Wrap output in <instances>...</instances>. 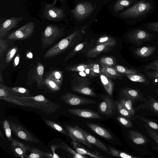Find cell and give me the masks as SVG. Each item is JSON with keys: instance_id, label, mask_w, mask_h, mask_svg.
I'll return each instance as SVG.
<instances>
[{"instance_id": "cell-1", "label": "cell", "mask_w": 158, "mask_h": 158, "mask_svg": "<svg viewBox=\"0 0 158 158\" xmlns=\"http://www.w3.org/2000/svg\"><path fill=\"white\" fill-rule=\"evenodd\" d=\"M0 99L19 106L40 110L47 114L54 112L60 107L42 94L23 97L11 96Z\"/></svg>"}, {"instance_id": "cell-2", "label": "cell", "mask_w": 158, "mask_h": 158, "mask_svg": "<svg viewBox=\"0 0 158 158\" xmlns=\"http://www.w3.org/2000/svg\"><path fill=\"white\" fill-rule=\"evenodd\" d=\"M83 29L75 31L51 48L44 55L45 58L57 56L73 47L80 41L84 33Z\"/></svg>"}, {"instance_id": "cell-3", "label": "cell", "mask_w": 158, "mask_h": 158, "mask_svg": "<svg viewBox=\"0 0 158 158\" xmlns=\"http://www.w3.org/2000/svg\"><path fill=\"white\" fill-rule=\"evenodd\" d=\"M40 8L37 16L42 21L58 23L66 16L64 9L55 6L46 1H41Z\"/></svg>"}, {"instance_id": "cell-4", "label": "cell", "mask_w": 158, "mask_h": 158, "mask_svg": "<svg viewBox=\"0 0 158 158\" xmlns=\"http://www.w3.org/2000/svg\"><path fill=\"white\" fill-rule=\"evenodd\" d=\"M64 30L58 23H52L47 25L42 32L41 41L43 48L50 45L64 34Z\"/></svg>"}, {"instance_id": "cell-5", "label": "cell", "mask_w": 158, "mask_h": 158, "mask_svg": "<svg viewBox=\"0 0 158 158\" xmlns=\"http://www.w3.org/2000/svg\"><path fill=\"white\" fill-rule=\"evenodd\" d=\"M91 82L87 77H77L74 78L72 84V90L79 94L92 97H96V94L90 86Z\"/></svg>"}, {"instance_id": "cell-6", "label": "cell", "mask_w": 158, "mask_h": 158, "mask_svg": "<svg viewBox=\"0 0 158 158\" xmlns=\"http://www.w3.org/2000/svg\"><path fill=\"white\" fill-rule=\"evenodd\" d=\"M152 7V4L149 2L140 1L124 11L122 15L129 18H138L146 14Z\"/></svg>"}, {"instance_id": "cell-7", "label": "cell", "mask_w": 158, "mask_h": 158, "mask_svg": "<svg viewBox=\"0 0 158 158\" xmlns=\"http://www.w3.org/2000/svg\"><path fill=\"white\" fill-rule=\"evenodd\" d=\"M35 27L34 22H29L10 34L7 39L9 40H22L28 38L33 33Z\"/></svg>"}, {"instance_id": "cell-8", "label": "cell", "mask_w": 158, "mask_h": 158, "mask_svg": "<svg viewBox=\"0 0 158 158\" xmlns=\"http://www.w3.org/2000/svg\"><path fill=\"white\" fill-rule=\"evenodd\" d=\"M11 131L17 137L25 141L38 143L40 142L30 132L18 123L9 121Z\"/></svg>"}, {"instance_id": "cell-9", "label": "cell", "mask_w": 158, "mask_h": 158, "mask_svg": "<svg viewBox=\"0 0 158 158\" xmlns=\"http://www.w3.org/2000/svg\"><path fill=\"white\" fill-rule=\"evenodd\" d=\"M0 18V38H3L12 29L18 27V24L23 19V17H12L4 19Z\"/></svg>"}, {"instance_id": "cell-10", "label": "cell", "mask_w": 158, "mask_h": 158, "mask_svg": "<svg viewBox=\"0 0 158 158\" xmlns=\"http://www.w3.org/2000/svg\"><path fill=\"white\" fill-rule=\"evenodd\" d=\"M61 99L65 103L70 106L94 104L96 103L95 101L81 97L70 92H67L62 95L61 96Z\"/></svg>"}, {"instance_id": "cell-11", "label": "cell", "mask_w": 158, "mask_h": 158, "mask_svg": "<svg viewBox=\"0 0 158 158\" xmlns=\"http://www.w3.org/2000/svg\"><path fill=\"white\" fill-rule=\"evenodd\" d=\"M100 97L103 100L98 105L99 113L106 117L112 116L116 111L113 100L107 95H101Z\"/></svg>"}, {"instance_id": "cell-12", "label": "cell", "mask_w": 158, "mask_h": 158, "mask_svg": "<svg viewBox=\"0 0 158 158\" xmlns=\"http://www.w3.org/2000/svg\"><path fill=\"white\" fill-rule=\"evenodd\" d=\"M153 36L148 32L141 29L135 30L128 35L129 40L139 46L143 43L151 40Z\"/></svg>"}, {"instance_id": "cell-13", "label": "cell", "mask_w": 158, "mask_h": 158, "mask_svg": "<svg viewBox=\"0 0 158 158\" xmlns=\"http://www.w3.org/2000/svg\"><path fill=\"white\" fill-rule=\"evenodd\" d=\"M64 126L68 136L72 140L82 144L89 148H92V144L87 140L81 131L75 125L72 126L65 124Z\"/></svg>"}, {"instance_id": "cell-14", "label": "cell", "mask_w": 158, "mask_h": 158, "mask_svg": "<svg viewBox=\"0 0 158 158\" xmlns=\"http://www.w3.org/2000/svg\"><path fill=\"white\" fill-rule=\"evenodd\" d=\"M121 95L127 97L134 102H145L147 99L144 98L143 94L140 93L139 89H135L128 87L123 88L120 91Z\"/></svg>"}, {"instance_id": "cell-15", "label": "cell", "mask_w": 158, "mask_h": 158, "mask_svg": "<svg viewBox=\"0 0 158 158\" xmlns=\"http://www.w3.org/2000/svg\"><path fill=\"white\" fill-rule=\"evenodd\" d=\"M67 111L72 114L86 119H100L101 116L93 110L82 109H71Z\"/></svg>"}, {"instance_id": "cell-16", "label": "cell", "mask_w": 158, "mask_h": 158, "mask_svg": "<svg viewBox=\"0 0 158 158\" xmlns=\"http://www.w3.org/2000/svg\"><path fill=\"white\" fill-rule=\"evenodd\" d=\"M71 144L75 150L81 155H88L96 158L105 157L97 151H91L86 149L80 143L72 140Z\"/></svg>"}, {"instance_id": "cell-17", "label": "cell", "mask_w": 158, "mask_h": 158, "mask_svg": "<svg viewBox=\"0 0 158 158\" xmlns=\"http://www.w3.org/2000/svg\"><path fill=\"white\" fill-rule=\"evenodd\" d=\"M75 126L81 131L86 139L90 143L96 146L107 153L111 155V153L109 148L98 139L91 135L78 126L76 125Z\"/></svg>"}, {"instance_id": "cell-18", "label": "cell", "mask_w": 158, "mask_h": 158, "mask_svg": "<svg viewBox=\"0 0 158 158\" xmlns=\"http://www.w3.org/2000/svg\"><path fill=\"white\" fill-rule=\"evenodd\" d=\"M10 145V149L16 157H21L29 151L28 145H25L16 139H13Z\"/></svg>"}, {"instance_id": "cell-19", "label": "cell", "mask_w": 158, "mask_h": 158, "mask_svg": "<svg viewBox=\"0 0 158 158\" xmlns=\"http://www.w3.org/2000/svg\"><path fill=\"white\" fill-rule=\"evenodd\" d=\"M115 44L112 43H106L96 45L94 48L89 50L86 54L88 58H94L102 53L105 52L111 47Z\"/></svg>"}, {"instance_id": "cell-20", "label": "cell", "mask_w": 158, "mask_h": 158, "mask_svg": "<svg viewBox=\"0 0 158 158\" xmlns=\"http://www.w3.org/2000/svg\"><path fill=\"white\" fill-rule=\"evenodd\" d=\"M86 124L94 132L105 139L112 140L114 137L105 128L97 124L87 122Z\"/></svg>"}, {"instance_id": "cell-21", "label": "cell", "mask_w": 158, "mask_h": 158, "mask_svg": "<svg viewBox=\"0 0 158 158\" xmlns=\"http://www.w3.org/2000/svg\"><path fill=\"white\" fill-rule=\"evenodd\" d=\"M128 137L134 143L137 144L145 145L148 142V139L144 135L134 130H129Z\"/></svg>"}, {"instance_id": "cell-22", "label": "cell", "mask_w": 158, "mask_h": 158, "mask_svg": "<svg viewBox=\"0 0 158 158\" xmlns=\"http://www.w3.org/2000/svg\"><path fill=\"white\" fill-rule=\"evenodd\" d=\"M44 71V65L40 62L36 63L33 75V79L37 83L38 87L40 89L41 87L43 80Z\"/></svg>"}, {"instance_id": "cell-23", "label": "cell", "mask_w": 158, "mask_h": 158, "mask_svg": "<svg viewBox=\"0 0 158 158\" xmlns=\"http://www.w3.org/2000/svg\"><path fill=\"white\" fill-rule=\"evenodd\" d=\"M60 87L53 80L45 77L44 78L40 89H43L46 93H55L58 91Z\"/></svg>"}, {"instance_id": "cell-24", "label": "cell", "mask_w": 158, "mask_h": 158, "mask_svg": "<svg viewBox=\"0 0 158 158\" xmlns=\"http://www.w3.org/2000/svg\"><path fill=\"white\" fill-rule=\"evenodd\" d=\"M29 151L31 152L29 155H24L26 158H53L52 155L48 152H44L38 149L32 147L28 145Z\"/></svg>"}, {"instance_id": "cell-25", "label": "cell", "mask_w": 158, "mask_h": 158, "mask_svg": "<svg viewBox=\"0 0 158 158\" xmlns=\"http://www.w3.org/2000/svg\"><path fill=\"white\" fill-rule=\"evenodd\" d=\"M102 86L107 93L112 96L114 89V84L110 78L106 76L101 71L99 74Z\"/></svg>"}, {"instance_id": "cell-26", "label": "cell", "mask_w": 158, "mask_h": 158, "mask_svg": "<svg viewBox=\"0 0 158 158\" xmlns=\"http://www.w3.org/2000/svg\"><path fill=\"white\" fill-rule=\"evenodd\" d=\"M156 49V47L154 46H146L137 48L134 52L138 56L147 57L151 56Z\"/></svg>"}, {"instance_id": "cell-27", "label": "cell", "mask_w": 158, "mask_h": 158, "mask_svg": "<svg viewBox=\"0 0 158 158\" xmlns=\"http://www.w3.org/2000/svg\"><path fill=\"white\" fill-rule=\"evenodd\" d=\"M11 96L23 97L32 96L27 89L21 87H8Z\"/></svg>"}, {"instance_id": "cell-28", "label": "cell", "mask_w": 158, "mask_h": 158, "mask_svg": "<svg viewBox=\"0 0 158 158\" xmlns=\"http://www.w3.org/2000/svg\"><path fill=\"white\" fill-rule=\"evenodd\" d=\"M102 66V68L101 71L110 78L120 80L123 79L121 74L118 72L113 67Z\"/></svg>"}, {"instance_id": "cell-29", "label": "cell", "mask_w": 158, "mask_h": 158, "mask_svg": "<svg viewBox=\"0 0 158 158\" xmlns=\"http://www.w3.org/2000/svg\"><path fill=\"white\" fill-rule=\"evenodd\" d=\"M143 106H145L147 109L158 114V101L151 96H149V99H147L143 104L138 108H139Z\"/></svg>"}, {"instance_id": "cell-30", "label": "cell", "mask_w": 158, "mask_h": 158, "mask_svg": "<svg viewBox=\"0 0 158 158\" xmlns=\"http://www.w3.org/2000/svg\"><path fill=\"white\" fill-rule=\"evenodd\" d=\"M63 77L62 71L58 69H55L48 73L46 77L55 81L61 88L62 85Z\"/></svg>"}, {"instance_id": "cell-31", "label": "cell", "mask_w": 158, "mask_h": 158, "mask_svg": "<svg viewBox=\"0 0 158 158\" xmlns=\"http://www.w3.org/2000/svg\"><path fill=\"white\" fill-rule=\"evenodd\" d=\"M118 101L134 116L135 114V108L133 106L135 102L131 99L120 95Z\"/></svg>"}, {"instance_id": "cell-32", "label": "cell", "mask_w": 158, "mask_h": 158, "mask_svg": "<svg viewBox=\"0 0 158 158\" xmlns=\"http://www.w3.org/2000/svg\"><path fill=\"white\" fill-rule=\"evenodd\" d=\"M125 76L130 80L134 82L142 83L146 85L150 84V81L148 79L147 76L141 73Z\"/></svg>"}, {"instance_id": "cell-33", "label": "cell", "mask_w": 158, "mask_h": 158, "mask_svg": "<svg viewBox=\"0 0 158 158\" xmlns=\"http://www.w3.org/2000/svg\"><path fill=\"white\" fill-rule=\"evenodd\" d=\"M57 148H60L67 151L71 155L73 158H87L89 157L81 155L76 151H74L67 144L64 142H62L56 145Z\"/></svg>"}, {"instance_id": "cell-34", "label": "cell", "mask_w": 158, "mask_h": 158, "mask_svg": "<svg viewBox=\"0 0 158 158\" xmlns=\"http://www.w3.org/2000/svg\"><path fill=\"white\" fill-rule=\"evenodd\" d=\"M113 67L118 72L125 75L140 73V71L138 70L133 69H129L119 65H114Z\"/></svg>"}, {"instance_id": "cell-35", "label": "cell", "mask_w": 158, "mask_h": 158, "mask_svg": "<svg viewBox=\"0 0 158 158\" xmlns=\"http://www.w3.org/2000/svg\"><path fill=\"white\" fill-rule=\"evenodd\" d=\"M44 122L47 125L54 131L68 136L67 130H65L61 126L55 122L50 120H45Z\"/></svg>"}, {"instance_id": "cell-36", "label": "cell", "mask_w": 158, "mask_h": 158, "mask_svg": "<svg viewBox=\"0 0 158 158\" xmlns=\"http://www.w3.org/2000/svg\"><path fill=\"white\" fill-rule=\"evenodd\" d=\"M111 155L115 157L123 158H138V157L133 156L125 152L120 151L117 149L110 147H108Z\"/></svg>"}, {"instance_id": "cell-37", "label": "cell", "mask_w": 158, "mask_h": 158, "mask_svg": "<svg viewBox=\"0 0 158 158\" xmlns=\"http://www.w3.org/2000/svg\"><path fill=\"white\" fill-rule=\"evenodd\" d=\"M88 42L87 41L85 40L77 44L65 57L64 61H67L78 53L84 48L85 46L87 45Z\"/></svg>"}, {"instance_id": "cell-38", "label": "cell", "mask_w": 158, "mask_h": 158, "mask_svg": "<svg viewBox=\"0 0 158 158\" xmlns=\"http://www.w3.org/2000/svg\"><path fill=\"white\" fill-rule=\"evenodd\" d=\"M90 64H80L73 66L66 67L65 69L69 71L81 72L85 71L86 69L88 68Z\"/></svg>"}, {"instance_id": "cell-39", "label": "cell", "mask_w": 158, "mask_h": 158, "mask_svg": "<svg viewBox=\"0 0 158 158\" xmlns=\"http://www.w3.org/2000/svg\"><path fill=\"white\" fill-rule=\"evenodd\" d=\"M115 103L118 112L122 115L129 118L133 116L118 101Z\"/></svg>"}, {"instance_id": "cell-40", "label": "cell", "mask_w": 158, "mask_h": 158, "mask_svg": "<svg viewBox=\"0 0 158 158\" xmlns=\"http://www.w3.org/2000/svg\"><path fill=\"white\" fill-rule=\"evenodd\" d=\"M145 73L148 77L152 80V85H158V70L154 71H147Z\"/></svg>"}, {"instance_id": "cell-41", "label": "cell", "mask_w": 158, "mask_h": 158, "mask_svg": "<svg viewBox=\"0 0 158 158\" xmlns=\"http://www.w3.org/2000/svg\"><path fill=\"white\" fill-rule=\"evenodd\" d=\"M106 43H112L115 44L116 40L110 36L105 35L99 38L96 42L97 45Z\"/></svg>"}, {"instance_id": "cell-42", "label": "cell", "mask_w": 158, "mask_h": 158, "mask_svg": "<svg viewBox=\"0 0 158 158\" xmlns=\"http://www.w3.org/2000/svg\"><path fill=\"white\" fill-rule=\"evenodd\" d=\"M3 127L6 136L8 140L11 142L13 140L11 135V130L8 120H5L3 122Z\"/></svg>"}, {"instance_id": "cell-43", "label": "cell", "mask_w": 158, "mask_h": 158, "mask_svg": "<svg viewBox=\"0 0 158 158\" xmlns=\"http://www.w3.org/2000/svg\"><path fill=\"white\" fill-rule=\"evenodd\" d=\"M102 65L105 66L113 67L115 64L114 60L110 57H104L100 60Z\"/></svg>"}, {"instance_id": "cell-44", "label": "cell", "mask_w": 158, "mask_h": 158, "mask_svg": "<svg viewBox=\"0 0 158 158\" xmlns=\"http://www.w3.org/2000/svg\"><path fill=\"white\" fill-rule=\"evenodd\" d=\"M116 119L123 127H133L132 122L128 119L123 116L116 117Z\"/></svg>"}, {"instance_id": "cell-45", "label": "cell", "mask_w": 158, "mask_h": 158, "mask_svg": "<svg viewBox=\"0 0 158 158\" xmlns=\"http://www.w3.org/2000/svg\"><path fill=\"white\" fill-rule=\"evenodd\" d=\"M135 118H139L140 120L145 123L150 127L158 131V124L152 121L149 119L141 116L136 115Z\"/></svg>"}, {"instance_id": "cell-46", "label": "cell", "mask_w": 158, "mask_h": 158, "mask_svg": "<svg viewBox=\"0 0 158 158\" xmlns=\"http://www.w3.org/2000/svg\"><path fill=\"white\" fill-rule=\"evenodd\" d=\"M18 48L17 47H14L10 49L6 55V61L7 63L10 62L13 59L17 52Z\"/></svg>"}, {"instance_id": "cell-47", "label": "cell", "mask_w": 158, "mask_h": 158, "mask_svg": "<svg viewBox=\"0 0 158 158\" xmlns=\"http://www.w3.org/2000/svg\"><path fill=\"white\" fill-rule=\"evenodd\" d=\"M9 87L4 84H0V98H6L11 96Z\"/></svg>"}, {"instance_id": "cell-48", "label": "cell", "mask_w": 158, "mask_h": 158, "mask_svg": "<svg viewBox=\"0 0 158 158\" xmlns=\"http://www.w3.org/2000/svg\"><path fill=\"white\" fill-rule=\"evenodd\" d=\"M8 44L7 41L3 38H0V58L1 59L3 55L6 51Z\"/></svg>"}, {"instance_id": "cell-49", "label": "cell", "mask_w": 158, "mask_h": 158, "mask_svg": "<svg viewBox=\"0 0 158 158\" xmlns=\"http://www.w3.org/2000/svg\"><path fill=\"white\" fill-rule=\"evenodd\" d=\"M90 69L92 77L96 76L100 74L101 70H100L99 65L97 63H91Z\"/></svg>"}, {"instance_id": "cell-50", "label": "cell", "mask_w": 158, "mask_h": 158, "mask_svg": "<svg viewBox=\"0 0 158 158\" xmlns=\"http://www.w3.org/2000/svg\"><path fill=\"white\" fill-rule=\"evenodd\" d=\"M151 69L155 71L158 70V60H155L147 64L143 71L146 72Z\"/></svg>"}, {"instance_id": "cell-51", "label": "cell", "mask_w": 158, "mask_h": 158, "mask_svg": "<svg viewBox=\"0 0 158 158\" xmlns=\"http://www.w3.org/2000/svg\"><path fill=\"white\" fill-rule=\"evenodd\" d=\"M144 127L147 129V133L158 144V136L155 133L154 130L150 129L147 125H144Z\"/></svg>"}, {"instance_id": "cell-52", "label": "cell", "mask_w": 158, "mask_h": 158, "mask_svg": "<svg viewBox=\"0 0 158 158\" xmlns=\"http://www.w3.org/2000/svg\"><path fill=\"white\" fill-rule=\"evenodd\" d=\"M76 10L79 15H84L86 12V9L85 5L83 4L78 5L76 7Z\"/></svg>"}, {"instance_id": "cell-53", "label": "cell", "mask_w": 158, "mask_h": 158, "mask_svg": "<svg viewBox=\"0 0 158 158\" xmlns=\"http://www.w3.org/2000/svg\"><path fill=\"white\" fill-rule=\"evenodd\" d=\"M148 27L151 30L158 32V22L150 23L148 24Z\"/></svg>"}, {"instance_id": "cell-54", "label": "cell", "mask_w": 158, "mask_h": 158, "mask_svg": "<svg viewBox=\"0 0 158 158\" xmlns=\"http://www.w3.org/2000/svg\"><path fill=\"white\" fill-rule=\"evenodd\" d=\"M20 54L19 53L15 57L13 63L14 67H15L18 64L19 61Z\"/></svg>"}, {"instance_id": "cell-55", "label": "cell", "mask_w": 158, "mask_h": 158, "mask_svg": "<svg viewBox=\"0 0 158 158\" xmlns=\"http://www.w3.org/2000/svg\"><path fill=\"white\" fill-rule=\"evenodd\" d=\"M119 4L122 7H125L129 5L130 2L127 0H122L120 1Z\"/></svg>"}, {"instance_id": "cell-56", "label": "cell", "mask_w": 158, "mask_h": 158, "mask_svg": "<svg viewBox=\"0 0 158 158\" xmlns=\"http://www.w3.org/2000/svg\"><path fill=\"white\" fill-rule=\"evenodd\" d=\"M65 0H53L52 3V4L53 5L55 6L57 1H59L62 4H63Z\"/></svg>"}, {"instance_id": "cell-57", "label": "cell", "mask_w": 158, "mask_h": 158, "mask_svg": "<svg viewBox=\"0 0 158 158\" xmlns=\"http://www.w3.org/2000/svg\"><path fill=\"white\" fill-rule=\"evenodd\" d=\"M4 80L3 79L2 71H1L0 74V84H4Z\"/></svg>"}, {"instance_id": "cell-58", "label": "cell", "mask_w": 158, "mask_h": 158, "mask_svg": "<svg viewBox=\"0 0 158 158\" xmlns=\"http://www.w3.org/2000/svg\"><path fill=\"white\" fill-rule=\"evenodd\" d=\"M79 74L82 77H85L88 76L84 71L79 72Z\"/></svg>"}, {"instance_id": "cell-59", "label": "cell", "mask_w": 158, "mask_h": 158, "mask_svg": "<svg viewBox=\"0 0 158 158\" xmlns=\"http://www.w3.org/2000/svg\"><path fill=\"white\" fill-rule=\"evenodd\" d=\"M0 136L2 138H3V134H2L1 130H0Z\"/></svg>"}, {"instance_id": "cell-60", "label": "cell", "mask_w": 158, "mask_h": 158, "mask_svg": "<svg viewBox=\"0 0 158 158\" xmlns=\"http://www.w3.org/2000/svg\"><path fill=\"white\" fill-rule=\"evenodd\" d=\"M154 131L156 135L158 136V133L156 131Z\"/></svg>"}, {"instance_id": "cell-61", "label": "cell", "mask_w": 158, "mask_h": 158, "mask_svg": "<svg viewBox=\"0 0 158 158\" xmlns=\"http://www.w3.org/2000/svg\"><path fill=\"white\" fill-rule=\"evenodd\" d=\"M155 92L156 93L158 94V89H156L155 90Z\"/></svg>"}, {"instance_id": "cell-62", "label": "cell", "mask_w": 158, "mask_h": 158, "mask_svg": "<svg viewBox=\"0 0 158 158\" xmlns=\"http://www.w3.org/2000/svg\"><path fill=\"white\" fill-rule=\"evenodd\" d=\"M157 85L158 86V85Z\"/></svg>"}]
</instances>
